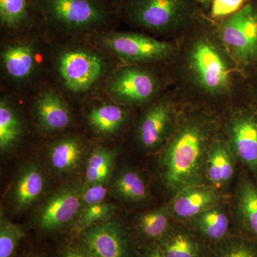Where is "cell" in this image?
I'll list each match as a JSON object with an SVG mask.
<instances>
[{"instance_id": "1", "label": "cell", "mask_w": 257, "mask_h": 257, "mask_svg": "<svg viewBox=\"0 0 257 257\" xmlns=\"http://www.w3.org/2000/svg\"><path fill=\"white\" fill-rule=\"evenodd\" d=\"M210 138V128L201 120H190L179 128L160 159L162 179L170 192L203 184Z\"/></svg>"}, {"instance_id": "2", "label": "cell", "mask_w": 257, "mask_h": 257, "mask_svg": "<svg viewBox=\"0 0 257 257\" xmlns=\"http://www.w3.org/2000/svg\"><path fill=\"white\" fill-rule=\"evenodd\" d=\"M43 30L70 36L109 31L119 15L106 0H36Z\"/></svg>"}, {"instance_id": "3", "label": "cell", "mask_w": 257, "mask_h": 257, "mask_svg": "<svg viewBox=\"0 0 257 257\" xmlns=\"http://www.w3.org/2000/svg\"><path fill=\"white\" fill-rule=\"evenodd\" d=\"M56 68L61 82L73 94L92 90L108 70L105 58L99 52L85 46H68L57 55Z\"/></svg>"}, {"instance_id": "4", "label": "cell", "mask_w": 257, "mask_h": 257, "mask_svg": "<svg viewBox=\"0 0 257 257\" xmlns=\"http://www.w3.org/2000/svg\"><path fill=\"white\" fill-rule=\"evenodd\" d=\"M116 4L119 15L155 32L175 28L188 17L189 12L187 0H119Z\"/></svg>"}, {"instance_id": "5", "label": "cell", "mask_w": 257, "mask_h": 257, "mask_svg": "<svg viewBox=\"0 0 257 257\" xmlns=\"http://www.w3.org/2000/svg\"><path fill=\"white\" fill-rule=\"evenodd\" d=\"M96 35L101 50L128 64L162 60L172 52L170 44L141 34L109 30Z\"/></svg>"}, {"instance_id": "6", "label": "cell", "mask_w": 257, "mask_h": 257, "mask_svg": "<svg viewBox=\"0 0 257 257\" xmlns=\"http://www.w3.org/2000/svg\"><path fill=\"white\" fill-rule=\"evenodd\" d=\"M222 41L235 58L246 64L257 59V4L248 3L221 23Z\"/></svg>"}, {"instance_id": "7", "label": "cell", "mask_w": 257, "mask_h": 257, "mask_svg": "<svg viewBox=\"0 0 257 257\" xmlns=\"http://www.w3.org/2000/svg\"><path fill=\"white\" fill-rule=\"evenodd\" d=\"M158 89L155 74L138 66L116 69L106 82L107 94L124 104H142L150 100Z\"/></svg>"}, {"instance_id": "8", "label": "cell", "mask_w": 257, "mask_h": 257, "mask_svg": "<svg viewBox=\"0 0 257 257\" xmlns=\"http://www.w3.org/2000/svg\"><path fill=\"white\" fill-rule=\"evenodd\" d=\"M84 185L69 184L57 189L47 198L39 210L37 224L43 231L60 230L75 220L84 209Z\"/></svg>"}, {"instance_id": "9", "label": "cell", "mask_w": 257, "mask_h": 257, "mask_svg": "<svg viewBox=\"0 0 257 257\" xmlns=\"http://www.w3.org/2000/svg\"><path fill=\"white\" fill-rule=\"evenodd\" d=\"M92 257H132L128 236L115 219L98 223L82 232V239Z\"/></svg>"}, {"instance_id": "10", "label": "cell", "mask_w": 257, "mask_h": 257, "mask_svg": "<svg viewBox=\"0 0 257 257\" xmlns=\"http://www.w3.org/2000/svg\"><path fill=\"white\" fill-rule=\"evenodd\" d=\"M190 64L198 82L208 92H221L229 82V70L217 51L208 42H197L192 51Z\"/></svg>"}, {"instance_id": "11", "label": "cell", "mask_w": 257, "mask_h": 257, "mask_svg": "<svg viewBox=\"0 0 257 257\" xmlns=\"http://www.w3.org/2000/svg\"><path fill=\"white\" fill-rule=\"evenodd\" d=\"M40 62V50L33 40H15L2 48V69L12 82H28L35 76Z\"/></svg>"}, {"instance_id": "12", "label": "cell", "mask_w": 257, "mask_h": 257, "mask_svg": "<svg viewBox=\"0 0 257 257\" xmlns=\"http://www.w3.org/2000/svg\"><path fill=\"white\" fill-rule=\"evenodd\" d=\"M233 155L257 174V114L243 111L234 115L227 126Z\"/></svg>"}, {"instance_id": "13", "label": "cell", "mask_w": 257, "mask_h": 257, "mask_svg": "<svg viewBox=\"0 0 257 257\" xmlns=\"http://www.w3.org/2000/svg\"><path fill=\"white\" fill-rule=\"evenodd\" d=\"M221 197L219 189L211 184L191 186L176 194L169 206L170 216L177 220H192L204 211L219 205Z\"/></svg>"}, {"instance_id": "14", "label": "cell", "mask_w": 257, "mask_h": 257, "mask_svg": "<svg viewBox=\"0 0 257 257\" xmlns=\"http://www.w3.org/2000/svg\"><path fill=\"white\" fill-rule=\"evenodd\" d=\"M0 25L10 35L42 28L36 0H0Z\"/></svg>"}, {"instance_id": "15", "label": "cell", "mask_w": 257, "mask_h": 257, "mask_svg": "<svg viewBox=\"0 0 257 257\" xmlns=\"http://www.w3.org/2000/svg\"><path fill=\"white\" fill-rule=\"evenodd\" d=\"M173 112L168 102L160 101L150 107L140 120L138 139L140 145L152 150L162 145L170 133Z\"/></svg>"}, {"instance_id": "16", "label": "cell", "mask_w": 257, "mask_h": 257, "mask_svg": "<svg viewBox=\"0 0 257 257\" xmlns=\"http://www.w3.org/2000/svg\"><path fill=\"white\" fill-rule=\"evenodd\" d=\"M35 111L39 124L46 131H60L72 122L68 106L63 98L54 91H45L37 96Z\"/></svg>"}, {"instance_id": "17", "label": "cell", "mask_w": 257, "mask_h": 257, "mask_svg": "<svg viewBox=\"0 0 257 257\" xmlns=\"http://www.w3.org/2000/svg\"><path fill=\"white\" fill-rule=\"evenodd\" d=\"M46 187V179L40 167L30 164L24 167L15 182L11 197L18 211L28 209L37 202Z\"/></svg>"}, {"instance_id": "18", "label": "cell", "mask_w": 257, "mask_h": 257, "mask_svg": "<svg viewBox=\"0 0 257 257\" xmlns=\"http://www.w3.org/2000/svg\"><path fill=\"white\" fill-rule=\"evenodd\" d=\"M234 158L227 143H211L206 164V178L211 185L220 189L229 183L234 175Z\"/></svg>"}, {"instance_id": "19", "label": "cell", "mask_w": 257, "mask_h": 257, "mask_svg": "<svg viewBox=\"0 0 257 257\" xmlns=\"http://www.w3.org/2000/svg\"><path fill=\"white\" fill-rule=\"evenodd\" d=\"M236 194L235 206L243 236L257 243V184L242 179Z\"/></svg>"}, {"instance_id": "20", "label": "cell", "mask_w": 257, "mask_h": 257, "mask_svg": "<svg viewBox=\"0 0 257 257\" xmlns=\"http://www.w3.org/2000/svg\"><path fill=\"white\" fill-rule=\"evenodd\" d=\"M158 241L165 257H205L202 241L189 230L170 228Z\"/></svg>"}, {"instance_id": "21", "label": "cell", "mask_w": 257, "mask_h": 257, "mask_svg": "<svg viewBox=\"0 0 257 257\" xmlns=\"http://www.w3.org/2000/svg\"><path fill=\"white\" fill-rule=\"evenodd\" d=\"M84 152V144L80 139L64 137L51 145L48 153L51 168L60 175L69 173L80 165Z\"/></svg>"}, {"instance_id": "22", "label": "cell", "mask_w": 257, "mask_h": 257, "mask_svg": "<svg viewBox=\"0 0 257 257\" xmlns=\"http://www.w3.org/2000/svg\"><path fill=\"white\" fill-rule=\"evenodd\" d=\"M191 221L197 234L209 242L216 244L229 236V216L219 205L204 211Z\"/></svg>"}, {"instance_id": "23", "label": "cell", "mask_w": 257, "mask_h": 257, "mask_svg": "<svg viewBox=\"0 0 257 257\" xmlns=\"http://www.w3.org/2000/svg\"><path fill=\"white\" fill-rule=\"evenodd\" d=\"M127 113L119 104L104 102L93 106L88 111L87 119L91 128L102 136L117 133L126 121Z\"/></svg>"}, {"instance_id": "24", "label": "cell", "mask_w": 257, "mask_h": 257, "mask_svg": "<svg viewBox=\"0 0 257 257\" xmlns=\"http://www.w3.org/2000/svg\"><path fill=\"white\" fill-rule=\"evenodd\" d=\"M23 134V124L18 111L9 101H0V149L8 151L18 143Z\"/></svg>"}, {"instance_id": "25", "label": "cell", "mask_w": 257, "mask_h": 257, "mask_svg": "<svg viewBox=\"0 0 257 257\" xmlns=\"http://www.w3.org/2000/svg\"><path fill=\"white\" fill-rule=\"evenodd\" d=\"M116 155V152L104 147L94 150L87 162L84 186L106 184L110 177Z\"/></svg>"}, {"instance_id": "26", "label": "cell", "mask_w": 257, "mask_h": 257, "mask_svg": "<svg viewBox=\"0 0 257 257\" xmlns=\"http://www.w3.org/2000/svg\"><path fill=\"white\" fill-rule=\"evenodd\" d=\"M114 190L118 197L128 202H142L149 194L146 182L138 172L132 170L120 172L114 180Z\"/></svg>"}, {"instance_id": "27", "label": "cell", "mask_w": 257, "mask_h": 257, "mask_svg": "<svg viewBox=\"0 0 257 257\" xmlns=\"http://www.w3.org/2000/svg\"><path fill=\"white\" fill-rule=\"evenodd\" d=\"M169 206L154 209L140 216L138 228L145 239L160 240L170 229Z\"/></svg>"}, {"instance_id": "28", "label": "cell", "mask_w": 257, "mask_h": 257, "mask_svg": "<svg viewBox=\"0 0 257 257\" xmlns=\"http://www.w3.org/2000/svg\"><path fill=\"white\" fill-rule=\"evenodd\" d=\"M210 257H257V243L243 235L228 236L216 243Z\"/></svg>"}, {"instance_id": "29", "label": "cell", "mask_w": 257, "mask_h": 257, "mask_svg": "<svg viewBox=\"0 0 257 257\" xmlns=\"http://www.w3.org/2000/svg\"><path fill=\"white\" fill-rule=\"evenodd\" d=\"M115 212L114 204L101 202L84 207L77 220V229L82 231L98 223L111 219Z\"/></svg>"}, {"instance_id": "30", "label": "cell", "mask_w": 257, "mask_h": 257, "mask_svg": "<svg viewBox=\"0 0 257 257\" xmlns=\"http://www.w3.org/2000/svg\"><path fill=\"white\" fill-rule=\"evenodd\" d=\"M25 235L23 229L3 215L0 219V257H13L20 240Z\"/></svg>"}, {"instance_id": "31", "label": "cell", "mask_w": 257, "mask_h": 257, "mask_svg": "<svg viewBox=\"0 0 257 257\" xmlns=\"http://www.w3.org/2000/svg\"><path fill=\"white\" fill-rule=\"evenodd\" d=\"M244 0H213L211 13L214 18L231 16L239 11Z\"/></svg>"}, {"instance_id": "32", "label": "cell", "mask_w": 257, "mask_h": 257, "mask_svg": "<svg viewBox=\"0 0 257 257\" xmlns=\"http://www.w3.org/2000/svg\"><path fill=\"white\" fill-rule=\"evenodd\" d=\"M106 184H93L84 186L82 192V201L84 207L104 202L107 195Z\"/></svg>"}, {"instance_id": "33", "label": "cell", "mask_w": 257, "mask_h": 257, "mask_svg": "<svg viewBox=\"0 0 257 257\" xmlns=\"http://www.w3.org/2000/svg\"><path fill=\"white\" fill-rule=\"evenodd\" d=\"M62 257H92L90 253L84 246L82 241L80 243H72L66 246L62 250Z\"/></svg>"}, {"instance_id": "34", "label": "cell", "mask_w": 257, "mask_h": 257, "mask_svg": "<svg viewBox=\"0 0 257 257\" xmlns=\"http://www.w3.org/2000/svg\"><path fill=\"white\" fill-rule=\"evenodd\" d=\"M140 257H165L159 243H153L144 248Z\"/></svg>"}, {"instance_id": "35", "label": "cell", "mask_w": 257, "mask_h": 257, "mask_svg": "<svg viewBox=\"0 0 257 257\" xmlns=\"http://www.w3.org/2000/svg\"><path fill=\"white\" fill-rule=\"evenodd\" d=\"M198 1L201 2V3H208V2L211 1V0H198Z\"/></svg>"}, {"instance_id": "36", "label": "cell", "mask_w": 257, "mask_h": 257, "mask_svg": "<svg viewBox=\"0 0 257 257\" xmlns=\"http://www.w3.org/2000/svg\"><path fill=\"white\" fill-rule=\"evenodd\" d=\"M30 257H40V256H30Z\"/></svg>"}]
</instances>
